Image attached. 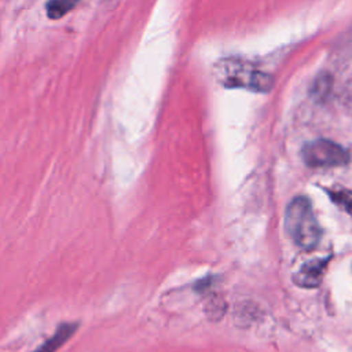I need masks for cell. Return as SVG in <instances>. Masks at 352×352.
<instances>
[{
	"mask_svg": "<svg viewBox=\"0 0 352 352\" xmlns=\"http://www.w3.org/2000/svg\"><path fill=\"white\" fill-rule=\"evenodd\" d=\"M302 160L309 168H336L346 165L348 151L329 139H316L302 147Z\"/></svg>",
	"mask_w": 352,
	"mask_h": 352,
	"instance_id": "cell-2",
	"label": "cell"
},
{
	"mask_svg": "<svg viewBox=\"0 0 352 352\" xmlns=\"http://www.w3.org/2000/svg\"><path fill=\"white\" fill-rule=\"evenodd\" d=\"M78 329L77 322H69L62 323L58 330L54 333L51 338H48L44 344H41L34 352H56Z\"/></svg>",
	"mask_w": 352,
	"mask_h": 352,
	"instance_id": "cell-4",
	"label": "cell"
},
{
	"mask_svg": "<svg viewBox=\"0 0 352 352\" xmlns=\"http://www.w3.org/2000/svg\"><path fill=\"white\" fill-rule=\"evenodd\" d=\"M330 261V256L314 258L304 263L298 271L293 275V282L304 289H314L318 287L324 276L327 264Z\"/></svg>",
	"mask_w": 352,
	"mask_h": 352,
	"instance_id": "cell-3",
	"label": "cell"
},
{
	"mask_svg": "<svg viewBox=\"0 0 352 352\" xmlns=\"http://www.w3.org/2000/svg\"><path fill=\"white\" fill-rule=\"evenodd\" d=\"M330 199L340 206L342 210H345L348 214L352 216V190L346 188H331L326 190Z\"/></svg>",
	"mask_w": 352,
	"mask_h": 352,
	"instance_id": "cell-5",
	"label": "cell"
},
{
	"mask_svg": "<svg viewBox=\"0 0 352 352\" xmlns=\"http://www.w3.org/2000/svg\"><path fill=\"white\" fill-rule=\"evenodd\" d=\"M78 0H50L45 6L47 14L51 19H58L76 7Z\"/></svg>",
	"mask_w": 352,
	"mask_h": 352,
	"instance_id": "cell-6",
	"label": "cell"
},
{
	"mask_svg": "<svg viewBox=\"0 0 352 352\" xmlns=\"http://www.w3.org/2000/svg\"><path fill=\"white\" fill-rule=\"evenodd\" d=\"M333 88V77L329 73H322L318 76L315 85H314V95L316 99H326Z\"/></svg>",
	"mask_w": 352,
	"mask_h": 352,
	"instance_id": "cell-7",
	"label": "cell"
},
{
	"mask_svg": "<svg viewBox=\"0 0 352 352\" xmlns=\"http://www.w3.org/2000/svg\"><path fill=\"white\" fill-rule=\"evenodd\" d=\"M220 305H224L221 301H219V300H212L210 302H209V309H208V315H216V319H220L221 316H223V312H224V309H221L220 308Z\"/></svg>",
	"mask_w": 352,
	"mask_h": 352,
	"instance_id": "cell-9",
	"label": "cell"
},
{
	"mask_svg": "<svg viewBox=\"0 0 352 352\" xmlns=\"http://www.w3.org/2000/svg\"><path fill=\"white\" fill-rule=\"evenodd\" d=\"M285 228L293 242L305 250H311L319 243L322 228L307 197L300 195L290 201L285 213Z\"/></svg>",
	"mask_w": 352,
	"mask_h": 352,
	"instance_id": "cell-1",
	"label": "cell"
},
{
	"mask_svg": "<svg viewBox=\"0 0 352 352\" xmlns=\"http://www.w3.org/2000/svg\"><path fill=\"white\" fill-rule=\"evenodd\" d=\"M341 98H342L344 106L352 113V80H349V81L346 82V85L344 87L342 94H341Z\"/></svg>",
	"mask_w": 352,
	"mask_h": 352,
	"instance_id": "cell-8",
	"label": "cell"
}]
</instances>
